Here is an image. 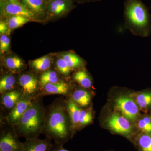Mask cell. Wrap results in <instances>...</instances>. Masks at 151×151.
<instances>
[{"label":"cell","mask_w":151,"mask_h":151,"mask_svg":"<svg viewBox=\"0 0 151 151\" xmlns=\"http://www.w3.org/2000/svg\"><path fill=\"white\" fill-rule=\"evenodd\" d=\"M42 134L64 145L74 134L66 99L58 98L45 108V119Z\"/></svg>","instance_id":"obj_1"},{"label":"cell","mask_w":151,"mask_h":151,"mask_svg":"<svg viewBox=\"0 0 151 151\" xmlns=\"http://www.w3.org/2000/svg\"><path fill=\"white\" fill-rule=\"evenodd\" d=\"M45 119V108L42 97L39 96L15 124L11 126L16 134L26 139L37 138L42 134Z\"/></svg>","instance_id":"obj_2"},{"label":"cell","mask_w":151,"mask_h":151,"mask_svg":"<svg viewBox=\"0 0 151 151\" xmlns=\"http://www.w3.org/2000/svg\"><path fill=\"white\" fill-rule=\"evenodd\" d=\"M124 27L132 34L148 37L151 34V15L142 0H125Z\"/></svg>","instance_id":"obj_3"},{"label":"cell","mask_w":151,"mask_h":151,"mask_svg":"<svg viewBox=\"0 0 151 151\" xmlns=\"http://www.w3.org/2000/svg\"><path fill=\"white\" fill-rule=\"evenodd\" d=\"M76 7L73 0H50L47 2V19L60 18L69 14Z\"/></svg>","instance_id":"obj_4"},{"label":"cell","mask_w":151,"mask_h":151,"mask_svg":"<svg viewBox=\"0 0 151 151\" xmlns=\"http://www.w3.org/2000/svg\"><path fill=\"white\" fill-rule=\"evenodd\" d=\"M0 8L1 15L5 17L21 15L27 17L32 21H37L33 14L20 1L12 2L8 0H1Z\"/></svg>","instance_id":"obj_5"},{"label":"cell","mask_w":151,"mask_h":151,"mask_svg":"<svg viewBox=\"0 0 151 151\" xmlns=\"http://www.w3.org/2000/svg\"><path fill=\"white\" fill-rule=\"evenodd\" d=\"M107 124L111 131L127 138L133 136V129L129 119L118 113H113L107 120Z\"/></svg>","instance_id":"obj_6"},{"label":"cell","mask_w":151,"mask_h":151,"mask_svg":"<svg viewBox=\"0 0 151 151\" xmlns=\"http://www.w3.org/2000/svg\"><path fill=\"white\" fill-rule=\"evenodd\" d=\"M17 82L21 87L24 95L32 98L40 96L41 89L39 81L32 73H24L20 74L17 78Z\"/></svg>","instance_id":"obj_7"},{"label":"cell","mask_w":151,"mask_h":151,"mask_svg":"<svg viewBox=\"0 0 151 151\" xmlns=\"http://www.w3.org/2000/svg\"><path fill=\"white\" fill-rule=\"evenodd\" d=\"M116 108L129 120L134 121L139 115V108L136 102L127 96H120L116 99Z\"/></svg>","instance_id":"obj_8"},{"label":"cell","mask_w":151,"mask_h":151,"mask_svg":"<svg viewBox=\"0 0 151 151\" xmlns=\"http://www.w3.org/2000/svg\"><path fill=\"white\" fill-rule=\"evenodd\" d=\"M12 127L1 132L0 151H22V142Z\"/></svg>","instance_id":"obj_9"},{"label":"cell","mask_w":151,"mask_h":151,"mask_svg":"<svg viewBox=\"0 0 151 151\" xmlns=\"http://www.w3.org/2000/svg\"><path fill=\"white\" fill-rule=\"evenodd\" d=\"M35 98L24 94L21 100L5 118L7 124L12 126L17 123L29 108Z\"/></svg>","instance_id":"obj_10"},{"label":"cell","mask_w":151,"mask_h":151,"mask_svg":"<svg viewBox=\"0 0 151 151\" xmlns=\"http://www.w3.org/2000/svg\"><path fill=\"white\" fill-rule=\"evenodd\" d=\"M71 87L68 83L62 81L56 83L47 84L41 90L40 96L59 94L68 97L71 93Z\"/></svg>","instance_id":"obj_11"},{"label":"cell","mask_w":151,"mask_h":151,"mask_svg":"<svg viewBox=\"0 0 151 151\" xmlns=\"http://www.w3.org/2000/svg\"><path fill=\"white\" fill-rule=\"evenodd\" d=\"M20 1L29 10L37 21L47 19V2L45 0H20Z\"/></svg>","instance_id":"obj_12"},{"label":"cell","mask_w":151,"mask_h":151,"mask_svg":"<svg viewBox=\"0 0 151 151\" xmlns=\"http://www.w3.org/2000/svg\"><path fill=\"white\" fill-rule=\"evenodd\" d=\"M51 141L47 137L44 139L37 138L26 139L22 142V151H49L52 145Z\"/></svg>","instance_id":"obj_13"},{"label":"cell","mask_w":151,"mask_h":151,"mask_svg":"<svg viewBox=\"0 0 151 151\" xmlns=\"http://www.w3.org/2000/svg\"><path fill=\"white\" fill-rule=\"evenodd\" d=\"M1 95V106L3 109L9 111V113L21 100L24 94L22 90L16 89Z\"/></svg>","instance_id":"obj_14"},{"label":"cell","mask_w":151,"mask_h":151,"mask_svg":"<svg viewBox=\"0 0 151 151\" xmlns=\"http://www.w3.org/2000/svg\"><path fill=\"white\" fill-rule=\"evenodd\" d=\"M69 98L81 108H86L91 103L92 96L85 88H78L71 91Z\"/></svg>","instance_id":"obj_15"},{"label":"cell","mask_w":151,"mask_h":151,"mask_svg":"<svg viewBox=\"0 0 151 151\" xmlns=\"http://www.w3.org/2000/svg\"><path fill=\"white\" fill-rule=\"evenodd\" d=\"M68 111L70 116L73 131L75 134L76 131L78 130L79 118L81 108L69 97L66 99Z\"/></svg>","instance_id":"obj_16"},{"label":"cell","mask_w":151,"mask_h":151,"mask_svg":"<svg viewBox=\"0 0 151 151\" xmlns=\"http://www.w3.org/2000/svg\"><path fill=\"white\" fill-rule=\"evenodd\" d=\"M130 139L139 151H151V135L140 132Z\"/></svg>","instance_id":"obj_17"},{"label":"cell","mask_w":151,"mask_h":151,"mask_svg":"<svg viewBox=\"0 0 151 151\" xmlns=\"http://www.w3.org/2000/svg\"><path fill=\"white\" fill-rule=\"evenodd\" d=\"M3 64L7 69L14 73L21 72L25 67L23 60L17 56H11L6 58L4 59Z\"/></svg>","instance_id":"obj_18"},{"label":"cell","mask_w":151,"mask_h":151,"mask_svg":"<svg viewBox=\"0 0 151 151\" xmlns=\"http://www.w3.org/2000/svg\"><path fill=\"white\" fill-rule=\"evenodd\" d=\"M135 102L141 110L151 113V89H147L138 93L136 96Z\"/></svg>","instance_id":"obj_19"},{"label":"cell","mask_w":151,"mask_h":151,"mask_svg":"<svg viewBox=\"0 0 151 151\" xmlns=\"http://www.w3.org/2000/svg\"><path fill=\"white\" fill-rule=\"evenodd\" d=\"M60 57L66 62L71 70L81 69L84 65V60L73 52H66L61 55Z\"/></svg>","instance_id":"obj_20"},{"label":"cell","mask_w":151,"mask_h":151,"mask_svg":"<svg viewBox=\"0 0 151 151\" xmlns=\"http://www.w3.org/2000/svg\"><path fill=\"white\" fill-rule=\"evenodd\" d=\"M73 78L82 88L89 89L92 87V78L84 69L81 68L76 71L73 75Z\"/></svg>","instance_id":"obj_21"},{"label":"cell","mask_w":151,"mask_h":151,"mask_svg":"<svg viewBox=\"0 0 151 151\" xmlns=\"http://www.w3.org/2000/svg\"><path fill=\"white\" fill-rule=\"evenodd\" d=\"M52 63L51 58L45 56L32 60L29 64L31 67L35 71L43 73L50 69Z\"/></svg>","instance_id":"obj_22"},{"label":"cell","mask_w":151,"mask_h":151,"mask_svg":"<svg viewBox=\"0 0 151 151\" xmlns=\"http://www.w3.org/2000/svg\"><path fill=\"white\" fill-rule=\"evenodd\" d=\"M39 81L41 90L42 87L47 84L56 83L62 80L60 79L58 73L56 71L49 69L42 73Z\"/></svg>","instance_id":"obj_23"},{"label":"cell","mask_w":151,"mask_h":151,"mask_svg":"<svg viewBox=\"0 0 151 151\" xmlns=\"http://www.w3.org/2000/svg\"><path fill=\"white\" fill-rule=\"evenodd\" d=\"M17 79L15 76L11 74L3 76L0 80L1 94L12 91L16 89Z\"/></svg>","instance_id":"obj_24"},{"label":"cell","mask_w":151,"mask_h":151,"mask_svg":"<svg viewBox=\"0 0 151 151\" xmlns=\"http://www.w3.org/2000/svg\"><path fill=\"white\" fill-rule=\"evenodd\" d=\"M32 21L31 19L23 16H13L7 18L6 23L10 29H14L20 27L29 22Z\"/></svg>","instance_id":"obj_25"},{"label":"cell","mask_w":151,"mask_h":151,"mask_svg":"<svg viewBox=\"0 0 151 151\" xmlns=\"http://www.w3.org/2000/svg\"><path fill=\"white\" fill-rule=\"evenodd\" d=\"M93 113L90 108L81 109L79 118L78 129L91 124L93 121Z\"/></svg>","instance_id":"obj_26"},{"label":"cell","mask_w":151,"mask_h":151,"mask_svg":"<svg viewBox=\"0 0 151 151\" xmlns=\"http://www.w3.org/2000/svg\"><path fill=\"white\" fill-rule=\"evenodd\" d=\"M137 127L140 132L151 135V113L143 116L138 121Z\"/></svg>","instance_id":"obj_27"},{"label":"cell","mask_w":151,"mask_h":151,"mask_svg":"<svg viewBox=\"0 0 151 151\" xmlns=\"http://www.w3.org/2000/svg\"><path fill=\"white\" fill-rule=\"evenodd\" d=\"M55 67L60 73L65 76L69 75L72 70L65 60L61 57L57 59L55 62Z\"/></svg>","instance_id":"obj_28"},{"label":"cell","mask_w":151,"mask_h":151,"mask_svg":"<svg viewBox=\"0 0 151 151\" xmlns=\"http://www.w3.org/2000/svg\"><path fill=\"white\" fill-rule=\"evenodd\" d=\"M10 39L7 35H1L0 37V52L4 54L9 50Z\"/></svg>","instance_id":"obj_29"},{"label":"cell","mask_w":151,"mask_h":151,"mask_svg":"<svg viewBox=\"0 0 151 151\" xmlns=\"http://www.w3.org/2000/svg\"><path fill=\"white\" fill-rule=\"evenodd\" d=\"M11 30L9 28L5 22L1 21L0 22V33L1 35H7L9 33Z\"/></svg>","instance_id":"obj_30"},{"label":"cell","mask_w":151,"mask_h":151,"mask_svg":"<svg viewBox=\"0 0 151 151\" xmlns=\"http://www.w3.org/2000/svg\"><path fill=\"white\" fill-rule=\"evenodd\" d=\"M62 145L54 143L52 144L49 151H70L64 148Z\"/></svg>","instance_id":"obj_31"},{"label":"cell","mask_w":151,"mask_h":151,"mask_svg":"<svg viewBox=\"0 0 151 151\" xmlns=\"http://www.w3.org/2000/svg\"><path fill=\"white\" fill-rule=\"evenodd\" d=\"M78 4H84L86 3L97 2L102 0H73Z\"/></svg>","instance_id":"obj_32"},{"label":"cell","mask_w":151,"mask_h":151,"mask_svg":"<svg viewBox=\"0 0 151 151\" xmlns=\"http://www.w3.org/2000/svg\"><path fill=\"white\" fill-rule=\"evenodd\" d=\"M50 1V0H45V1L46 2H47L48 1Z\"/></svg>","instance_id":"obj_33"},{"label":"cell","mask_w":151,"mask_h":151,"mask_svg":"<svg viewBox=\"0 0 151 151\" xmlns=\"http://www.w3.org/2000/svg\"><path fill=\"white\" fill-rule=\"evenodd\" d=\"M16 1H20V0H16Z\"/></svg>","instance_id":"obj_34"}]
</instances>
